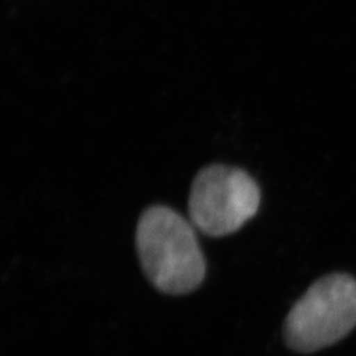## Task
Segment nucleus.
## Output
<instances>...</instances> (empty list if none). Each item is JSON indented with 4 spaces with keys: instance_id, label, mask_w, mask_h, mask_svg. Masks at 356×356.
Wrapping results in <instances>:
<instances>
[{
    "instance_id": "obj_3",
    "label": "nucleus",
    "mask_w": 356,
    "mask_h": 356,
    "mask_svg": "<svg viewBox=\"0 0 356 356\" xmlns=\"http://www.w3.org/2000/svg\"><path fill=\"white\" fill-rule=\"evenodd\" d=\"M260 201V188L245 170L220 164L206 166L191 184V225L207 236H227L256 216Z\"/></svg>"
},
{
    "instance_id": "obj_2",
    "label": "nucleus",
    "mask_w": 356,
    "mask_h": 356,
    "mask_svg": "<svg viewBox=\"0 0 356 356\" xmlns=\"http://www.w3.org/2000/svg\"><path fill=\"white\" fill-rule=\"evenodd\" d=\"M356 326V280L331 273L312 284L284 322V341L300 354H312L343 339Z\"/></svg>"
},
{
    "instance_id": "obj_1",
    "label": "nucleus",
    "mask_w": 356,
    "mask_h": 356,
    "mask_svg": "<svg viewBox=\"0 0 356 356\" xmlns=\"http://www.w3.org/2000/svg\"><path fill=\"white\" fill-rule=\"evenodd\" d=\"M194 229L172 207L154 204L143 211L136 250L147 279L157 291L184 296L202 284L206 260Z\"/></svg>"
}]
</instances>
